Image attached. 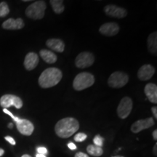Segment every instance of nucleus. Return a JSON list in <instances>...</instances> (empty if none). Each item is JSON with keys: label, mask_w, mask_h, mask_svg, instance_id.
<instances>
[{"label": "nucleus", "mask_w": 157, "mask_h": 157, "mask_svg": "<svg viewBox=\"0 0 157 157\" xmlns=\"http://www.w3.org/2000/svg\"><path fill=\"white\" fill-rule=\"evenodd\" d=\"M79 129V123L76 119L66 117L58 121L55 126L56 135L61 138H68L72 136Z\"/></svg>", "instance_id": "nucleus-1"}, {"label": "nucleus", "mask_w": 157, "mask_h": 157, "mask_svg": "<svg viewBox=\"0 0 157 157\" xmlns=\"http://www.w3.org/2000/svg\"><path fill=\"white\" fill-rule=\"evenodd\" d=\"M63 77L62 71L57 68H49L41 74L39 78V84L42 88H50L60 82Z\"/></svg>", "instance_id": "nucleus-2"}, {"label": "nucleus", "mask_w": 157, "mask_h": 157, "mask_svg": "<svg viewBox=\"0 0 157 157\" xmlns=\"http://www.w3.org/2000/svg\"><path fill=\"white\" fill-rule=\"evenodd\" d=\"M95 83V76L88 72H82L76 75L73 82V87L76 91H82L90 87Z\"/></svg>", "instance_id": "nucleus-3"}, {"label": "nucleus", "mask_w": 157, "mask_h": 157, "mask_svg": "<svg viewBox=\"0 0 157 157\" xmlns=\"http://www.w3.org/2000/svg\"><path fill=\"white\" fill-rule=\"evenodd\" d=\"M47 8L44 1L34 2L25 10V15L32 20H40L44 16L45 10Z\"/></svg>", "instance_id": "nucleus-4"}, {"label": "nucleus", "mask_w": 157, "mask_h": 157, "mask_svg": "<svg viewBox=\"0 0 157 157\" xmlns=\"http://www.w3.org/2000/svg\"><path fill=\"white\" fill-rule=\"evenodd\" d=\"M129 82V76L121 71H115L111 74L108 79V84L112 88H121Z\"/></svg>", "instance_id": "nucleus-5"}, {"label": "nucleus", "mask_w": 157, "mask_h": 157, "mask_svg": "<svg viewBox=\"0 0 157 157\" xmlns=\"http://www.w3.org/2000/svg\"><path fill=\"white\" fill-rule=\"evenodd\" d=\"M132 109V101L130 98L124 97L121 100L117 108V114L121 119L129 117Z\"/></svg>", "instance_id": "nucleus-6"}, {"label": "nucleus", "mask_w": 157, "mask_h": 157, "mask_svg": "<svg viewBox=\"0 0 157 157\" xmlns=\"http://www.w3.org/2000/svg\"><path fill=\"white\" fill-rule=\"evenodd\" d=\"M95 62V56L90 52H81L76 56L75 65L77 68H84L91 66Z\"/></svg>", "instance_id": "nucleus-7"}, {"label": "nucleus", "mask_w": 157, "mask_h": 157, "mask_svg": "<svg viewBox=\"0 0 157 157\" xmlns=\"http://www.w3.org/2000/svg\"><path fill=\"white\" fill-rule=\"evenodd\" d=\"M0 105L6 109L12 105L15 106L17 109H20L23 106V101L16 95L7 94V95L2 96L0 98Z\"/></svg>", "instance_id": "nucleus-8"}, {"label": "nucleus", "mask_w": 157, "mask_h": 157, "mask_svg": "<svg viewBox=\"0 0 157 157\" xmlns=\"http://www.w3.org/2000/svg\"><path fill=\"white\" fill-rule=\"evenodd\" d=\"M154 125V118L149 117L145 119H140L134 122L130 127L131 131L133 133H139L141 131L144 130V129H148L150 127H153Z\"/></svg>", "instance_id": "nucleus-9"}, {"label": "nucleus", "mask_w": 157, "mask_h": 157, "mask_svg": "<svg viewBox=\"0 0 157 157\" xmlns=\"http://www.w3.org/2000/svg\"><path fill=\"white\" fill-rule=\"evenodd\" d=\"M104 12L108 16L117 17V18H124L127 16V12L124 8L118 7L114 5H109L104 7Z\"/></svg>", "instance_id": "nucleus-10"}, {"label": "nucleus", "mask_w": 157, "mask_h": 157, "mask_svg": "<svg viewBox=\"0 0 157 157\" xmlns=\"http://www.w3.org/2000/svg\"><path fill=\"white\" fill-rule=\"evenodd\" d=\"M16 127L21 134L26 136L32 135L34 130V124L27 119H20L18 121H16Z\"/></svg>", "instance_id": "nucleus-11"}, {"label": "nucleus", "mask_w": 157, "mask_h": 157, "mask_svg": "<svg viewBox=\"0 0 157 157\" xmlns=\"http://www.w3.org/2000/svg\"><path fill=\"white\" fill-rule=\"evenodd\" d=\"M99 32L106 36H113L119 32V25L116 23H104L100 27Z\"/></svg>", "instance_id": "nucleus-12"}, {"label": "nucleus", "mask_w": 157, "mask_h": 157, "mask_svg": "<svg viewBox=\"0 0 157 157\" xmlns=\"http://www.w3.org/2000/svg\"><path fill=\"white\" fill-rule=\"evenodd\" d=\"M155 68L150 64H146L141 66L137 72V76L141 81L149 80L154 75Z\"/></svg>", "instance_id": "nucleus-13"}, {"label": "nucleus", "mask_w": 157, "mask_h": 157, "mask_svg": "<svg viewBox=\"0 0 157 157\" xmlns=\"http://www.w3.org/2000/svg\"><path fill=\"white\" fill-rule=\"evenodd\" d=\"M25 26L22 18H9L2 23V28L6 30H20Z\"/></svg>", "instance_id": "nucleus-14"}, {"label": "nucleus", "mask_w": 157, "mask_h": 157, "mask_svg": "<svg viewBox=\"0 0 157 157\" xmlns=\"http://www.w3.org/2000/svg\"><path fill=\"white\" fill-rule=\"evenodd\" d=\"M39 59L38 55L35 52H29L25 57L24 67L27 71H32L36 67Z\"/></svg>", "instance_id": "nucleus-15"}, {"label": "nucleus", "mask_w": 157, "mask_h": 157, "mask_svg": "<svg viewBox=\"0 0 157 157\" xmlns=\"http://www.w3.org/2000/svg\"><path fill=\"white\" fill-rule=\"evenodd\" d=\"M144 93L151 103H157V86L156 84H147L144 88Z\"/></svg>", "instance_id": "nucleus-16"}, {"label": "nucleus", "mask_w": 157, "mask_h": 157, "mask_svg": "<svg viewBox=\"0 0 157 157\" xmlns=\"http://www.w3.org/2000/svg\"><path fill=\"white\" fill-rule=\"evenodd\" d=\"M46 45L50 50L58 52H63L65 50V44L60 39H50L46 42Z\"/></svg>", "instance_id": "nucleus-17"}, {"label": "nucleus", "mask_w": 157, "mask_h": 157, "mask_svg": "<svg viewBox=\"0 0 157 157\" xmlns=\"http://www.w3.org/2000/svg\"><path fill=\"white\" fill-rule=\"evenodd\" d=\"M39 56L45 62L49 64L55 63L58 60L57 56L53 52L48 50H45V49H43V50L39 51Z\"/></svg>", "instance_id": "nucleus-18"}, {"label": "nucleus", "mask_w": 157, "mask_h": 157, "mask_svg": "<svg viewBox=\"0 0 157 157\" xmlns=\"http://www.w3.org/2000/svg\"><path fill=\"white\" fill-rule=\"evenodd\" d=\"M148 49L151 53L157 54V33L156 31L152 32L148 37Z\"/></svg>", "instance_id": "nucleus-19"}, {"label": "nucleus", "mask_w": 157, "mask_h": 157, "mask_svg": "<svg viewBox=\"0 0 157 157\" xmlns=\"http://www.w3.org/2000/svg\"><path fill=\"white\" fill-rule=\"evenodd\" d=\"M51 7L56 14H61L65 10L63 1L62 0H50Z\"/></svg>", "instance_id": "nucleus-20"}, {"label": "nucleus", "mask_w": 157, "mask_h": 157, "mask_svg": "<svg viewBox=\"0 0 157 157\" xmlns=\"http://www.w3.org/2000/svg\"><path fill=\"white\" fill-rule=\"evenodd\" d=\"M87 151L91 156L96 157L101 156L103 154V151L102 148L96 146L95 145H90V146H88L87 148Z\"/></svg>", "instance_id": "nucleus-21"}, {"label": "nucleus", "mask_w": 157, "mask_h": 157, "mask_svg": "<svg viewBox=\"0 0 157 157\" xmlns=\"http://www.w3.org/2000/svg\"><path fill=\"white\" fill-rule=\"evenodd\" d=\"M10 13V9L8 5L5 2H2L0 3V17H4L7 16Z\"/></svg>", "instance_id": "nucleus-22"}, {"label": "nucleus", "mask_w": 157, "mask_h": 157, "mask_svg": "<svg viewBox=\"0 0 157 157\" xmlns=\"http://www.w3.org/2000/svg\"><path fill=\"white\" fill-rule=\"evenodd\" d=\"M93 142L95 143V146L102 148V146H103V138L101 136V135H98L94 137Z\"/></svg>", "instance_id": "nucleus-23"}, {"label": "nucleus", "mask_w": 157, "mask_h": 157, "mask_svg": "<svg viewBox=\"0 0 157 157\" xmlns=\"http://www.w3.org/2000/svg\"><path fill=\"white\" fill-rule=\"evenodd\" d=\"M87 135L84 134V133H82V132H80V133H78V134H76L75 136H74V140L76 141V142H83L87 139Z\"/></svg>", "instance_id": "nucleus-24"}, {"label": "nucleus", "mask_w": 157, "mask_h": 157, "mask_svg": "<svg viewBox=\"0 0 157 157\" xmlns=\"http://www.w3.org/2000/svg\"><path fill=\"white\" fill-rule=\"evenodd\" d=\"M37 152H38V154H42V155H46L48 154V150H47L46 148H44V147H39V148H37Z\"/></svg>", "instance_id": "nucleus-25"}, {"label": "nucleus", "mask_w": 157, "mask_h": 157, "mask_svg": "<svg viewBox=\"0 0 157 157\" xmlns=\"http://www.w3.org/2000/svg\"><path fill=\"white\" fill-rule=\"evenodd\" d=\"M3 111H4V112H5V113H6V114H7V115L10 116V117H11L12 118H13V119H14V121H15V122H16V121H18L19 119H20L19 118H17V117H15V116L13 115V113H12L10 112V111H8V110H7V109H3Z\"/></svg>", "instance_id": "nucleus-26"}, {"label": "nucleus", "mask_w": 157, "mask_h": 157, "mask_svg": "<svg viewBox=\"0 0 157 157\" xmlns=\"http://www.w3.org/2000/svg\"><path fill=\"white\" fill-rule=\"evenodd\" d=\"M5 138V140H7V141H8V142L10 143L11 145H13V146H15V145L16 144V143H15V140L12 137H10V136H6Z\"/></svg>", "instance_id": "nucleus-27"}, {"label": "nucleus", "mask_w": 157, "mask_h": 157, "mask_svg": "<svg viewBox=\"0 0 157 157\" xmlns=\"http://www.w3.org/2000/svg\"><path fill=\"white\" fill-rule=\"evenodd\" d=\"M68 148L71 149V150H76V145L74 144V143H71V142H70L69 143H68Z\"/></svg>", "instance_id": "nucleus-28"}, {"label": "nucleus", "mask_w": 157, "mask_h": 157, "mask_svg": "<svg viewBox=\"0 0 157 157\" xmlns=\"http://www.w3.org/2000/svg\"><path fill=\"white\" fill-rule=\"evenodd\" d=\"M151 111H152L153 115H154L155 119H157V107L156 106L152 107L151 108Z\"/></svg>", "instance_id": "nucleus-29"}, {"label": "nucleus", "mask_w": 157, "mask_h": 157, "mask_svg": "<svg viewBox=\"0 0 157 157\" xmlns=\"http://www.w3.org/2000/svg\"><path fill=\"white\" fill-rule=\"evenodd\" d=\"M74 157H89L87 154H84V153H82V152H78L77 154H76L75 156Z\"/></svg>", "instance_id": "nucleus-30"}, {"label": "nucleus", "mask_w": 157, "mask_h": 157, "mask_svg": "<svg viewBox=\"0 0 157 157\" xmlns=\"http://www.w3.org/2000/svg\"><path fill=\"white\" fill-rule=\"evenodd\" d=\"M152 135H153V138H154V140H157V130L156 129H155L154 132H153Z\"/></svg>", "instance_id": "nucleus-31"}, {"label": "nucleus", "mask_w": 157, "mask_h": 157, "mask_svg": "<svg viewBox=\"0 0 157 157\" xmlns=\"http://www.w3.org/2000/svg\"><path fill=\"white\" fill-rule=\"evenodd\" d=\"M156 148H157V143H156V144H155V146L154 147V154L155 156H156V155H157Z\"/></svg>", "instance_id": "nucleus-32"}, {"label": "nucleus", "mask_w": 157, "mask_h": 157, "mask_svg": "<svg viewBox=\"0 0 157 157\" xmlns=\"http://www.w3.org/2000/svg\"><path fill=\"white\" fill-rule=\"evenodd\" d=\"M36 157H46L45 155H42V154H37L36 155Z\"/></svg>", "instance_id": "nucleus-33"}, {"label": "nucleus", "mask_w": 157, "mask_h": 157, "mask_svg": "<svg viewBox=\"0 0 157 157\" xmlns=\"http://www.w3.org/2000/svg\"><path fill=\"white\" fill-rule=\"evenodd\" d=\"M4 153H5V151H4V150H3V149L0 148V156H2V155L4 154Z\"/></svg>", "instance_id": "nucleus-34"}, {"label": "nucleus", "mask_w": 157, "mask_h": 157, "mask_svg": "<svg viewBox=\"0 0 157 157\" xmlns=\"http://www.w3.org/2000/svg\"><path fill=\"white\" fill-rule=\"evenodd\" d=\"M21 157H31L30 155H29V154H24V155H23Z\"/></svg>", "instance_id": "nucleus-35"}, {"label": "nucleus", "mask_w": 157, "mask_h": 157, "mask_svg": "<svg viewBox=\"0 0 157 157\" xmlns=\"http://www.w3.org/2000/svg\"><path fill=\"white\" fill-rule=\"evenodd\" d=\"M8 127H9V128H13V124H12V123L8 125Z\"/></svg>", "instance_id": "nucleus-36"}, {"label": "nucleus", "mask_w": 157, "mask_h": 157, "mask_svg": "<svg viewBox=\"0 0 157 157\" xmlns=\"http://www.w3.org/2000/svg\"><path fill=\"white\" fill-rule=\"evenodd\" d=\"M113 157H124V156H113Z\"/></svg>", "instance_id": "nucleus-37"}]
</instances>
